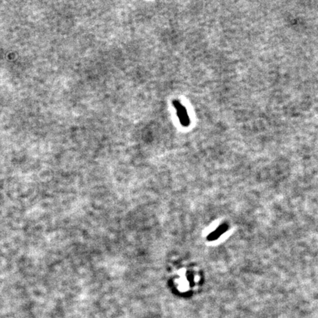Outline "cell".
Here are the masks:
<instances>
[{"mask_svg": "<svg viewBox=\"0 0 318 318\" xmlns=\"http://www.w3.org/2000/svg\"><path fill=\"white\" fill-rule=\"evenodd\" d=\"M173 103L174 108L176 110L177 115H178V119L181 125L183 127L189 126V125H190V118H189V116L188 113H187L186 108L178 100H174Z\"/></svg>", "mask_w": 318, "mask_h": 318, "instance_id": "6da1fadb", "label": "cell"}]
</instances>
